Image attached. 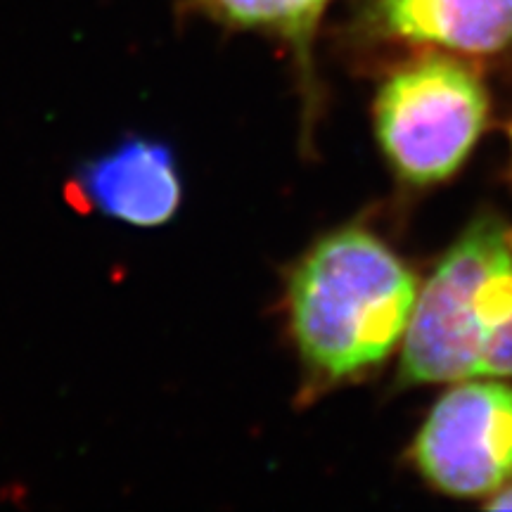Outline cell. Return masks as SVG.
<instances>
[{"instance_id":"6da1fadb","label":"cell","mask_w":512,"mask_h":512,"mask_svg":"<svg viewBox=\"0 0 512 512\" xmlns=\"http://www.w3.org/2000/svg\"><path fill=\"white\" fill-rule=\"evenodd\" d=\"M287 302L306 366L325 380H344L392 354L411 323L418 285L392 249L349 228L304 256Z\"/></svg>"},{"instance_id":"7a4b0ae2","label":"cell","mask_w":512,"mask_h":512,"mask_svg":"<svg viewBox=\"0 0 512 512\" xmlns=\"http://www.w3.org/2000/svg\"><path fill=\"white\" fill-rule=\"evenodd\" d=\"M401 384L512 377V228L482 219L418 292Z\"/></svg>"},{"instance_id":"3957f363","label":"cell","mask_w":512,"mask_h":512,"mask_svg":"<svg viewBox=\"0 0 512 512\" xmlns=\"http://www.w3.org/2000/svg\"><path fill=\"white\" fill-rule=\"evenodd\" d=\"M486 119V93L458 62L427 60L394 74L377 98V133L413 183L451 176Z\"/></svg>"},{"instance_id":"277c9868","label":"cell","mask_w":512,"mask_h":512,"mask_svg":"<svg viewBox=\"0 0 512 512\" xmlns=\"http://www.w3.org/2000/svg\"><path fill=\"white\" fill-rule=\"evenodd\" d=\"M422 475L453 496L494 494L512 475V387L460 380L418 434Z\"/></svg>"},{"instance_id":"5b68a950","label":"cell","mask_w":512,"mask_h":512,"mask_svg":"<svg viewBox=\"0 0 512 512\" xmlns=\"http://www.w3.org/2000/svg\"><path fill=\"white\" fill-rule=\"evenodd\" d=\"M76 195L105 219L157 228L174 219L181 207V171L162 140L128 136L83 166L76 176Z\"/></svg>"},{"instance_id":"8992f818","label":"cell","mask_w":512,"mask_h":512,"mask_svg":"<svg viewBox=\"0 0 512 512\" xmlns=\"http://www.w3.org/2000/svg\"><path fill=\"white\" fill-rule=\"evenodd\" d=\"M389 34L413 43L496 53L512 43V0H375Z\"/></svg>"},{"instance_id":"52a82bcc","label":"cell","mask_w":512,"mask_h":512,"mask_svg":"<svg viewBox=\"0 0 512 512\" xmlns=\"http://www.w3.org/2000/svg\"><path fill=\"white\" fill-rule=\"evenodd\" d=\"M209 10L245 29H271L290 38L304 60L320 12L328 0H204Z\"/></svg>"},{"instance_id":"ba28073f","label":"cell","mask_w":512,"mask_h":512,"mask_svg":"<svg viewBox=\"0 0 512 512\" xmlns=\"http://www.w3.org/2000/svg\"><path fill=\"white\" fill-rule=\"evenodd\" d=\"M489 508L491 510H512V486L498 491V496L489 501Z\"/></svg>"}]
</instances>
